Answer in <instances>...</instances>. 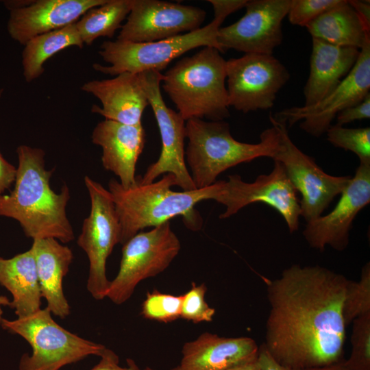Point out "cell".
Segmentation results:
<instances>
[{"instance_id": "6da1fadb", "label": "cell", "mask_w": 370, "mask_h": 370, "mask_svg": "<svg viewBox=\"0 0 370 370\" xmlns=\"http://www.w3.org/2000/svg\"><path fill=\"white\" fill-rule=\"evenodd\" d=\"M349 279L320 265L293 264L267 281L265 342L280 365L299 370L343 360L342 307Z\"/></svg>"}, {"instance_id": "7a4b0ae2", "label": "cell", "mask_w": 370, "mask_h": 370, "mask_svg": "<svg viewBox=\"0 0 370 370\" xmlns=\"http://www.w3.org/2000/svg\"><path fill=\"white\" fill-rule=\"evenodd\" d=\"M16 153L18 164L14 188L10 195L0 196V216L16 220L25 236L33 240L72 241L74 232L66 213L69 187L62 185L60 193L51 188L53 171L45 169L42 149L20 145Z\"/></svg>"}, {"instance_id": "3957f363", "label": "cell", "mask_w": 370, "mask_h": 370, "mask_svg": "<svg viewBox=\"0 0 370 370\" xmlns=\"http://www.w3.org/2000/svg\"><path fill=\"white\" fill-rule=\"evenodd\" d=\"M175 185V177L171 173L147 184L136 179V182L127 188L117 180H110L108 190L121 227L120 243L123 245L144 228L158 226L177 216L183 217L188 229H201L202 220L195 206L203 200L211 199L214 184L180 192L171 190Z\"/></svg>"}, {"instance_id": "277c9868", "label": "cell", "mask_w": 370, "mask_h": 370, "mask_svg": "<svg viewBox=\"0 0 370 370\" xmlns=\"http://www.w3.org/2000/svg\"><path fill=\"white\" fill-rule=\"evenodd\" d=\"M225 80L226 60L217 49L204 47L162 74L160 86L184 121H223L230 116Z\"/></svg>"}, {"instance_id": "5b68a950", "label": "cell", "mask_w": 370, "mask_h": 370, "mask_svg": "<svg viewBox=\"0 0 370 370\" xmlns=\"http://www.w3.org/2000/svg\"><path fill=\"white\" fill-rule=\"evenodd\" d=\"M186 162L195 188L201 189L213 184L221 173L234 166L262 157L273 158L279 134L272 125L262 132L258 143H246L233 138L224 120L194 118L186 121Z\"/></svg>"}, {"instance_id": "8992f818", "label": "cell", "mask_w": 370, "mask_h": 370, "mask_svg": "<svg viewBox=\"0 0 370 370\" xmlns=\"http://www.w3.org/2000/svg\"><path fill=\"white\" fill-rule=\"evenodd\" d=\"M1 326L21 336L32 349L31 355H22L19 370H60L89 356H100L106 349L60 326L47 307L22 318H3Z\"/></svg>"}, {"instance_id": "52a82bcc", "label": "cell", "mask_w": 370, "mask_h": 370, "mask_svg": "<svg viewBox=\"0 0 370 370\" xmlns=\"http://www.w3.org/2000/svg\"><path fill=\"white\" fill-rule=\"evenodd\" d=\"M224 21L223 18L214 17L210 23L195 31L154 42L105 41L99 54L110 65L95 63L93 69L113 76L145 71L161 73L174 59L193 49L212 47L221 52L217 36Z\"/></svg>"}, {"instance_id": "ba28073f", "label": "cell", "mask_w": 370, "mask_h": 370, "mask_svg": "<svg viewBox=\"0 0 370 370\" xmlns=\"http://www.w3.org/2000/svg\"><path fill=\"white\" fill-rule=\"evenodd\" d=\"M123 245L119 270L106 295L118 305L132 297L139 282L163 272L181 248L169 221L137 233Z\"/></svg>"}, {"instance_id": "9c48e42d", "label": "cell", "mask_w": 370, "mask_h": 370, "mask_svg": "<svg viewBox=\"0 0 370 370\" xmlns=\"http://www.w3.org/2000/svg\"><path fill=\"white\" fill-rule=\"evenodd\" d=\"M269 120L278 131V146L272 158L280 162L293 186L301 195V216L307 222L320 216L334 199L340 195L352 177L325 173L314 159L300 150L289 137L286 124Z\"/></svg>"}, {"instance_id": "30bf717a", "label": "cell", "mask_w": 370, "mask_h": 370, "mask_svg": "<svg viewBox=\"0 0 370 370\" xmlns=\"http://www.w3.org/2000/svg\"><path fill=\"white\" fill-rule=\"evenodd\" d=\"M90 199V211L84 220L77 245L89 261L87 289L96 300L106 297L110 282L106 261L114 247L120 243L121 227L110 191L88 176L84 177Z\"/></svg>"}, {"instance_id": "8fae6325", "label": "cell", "mask_w": 370, "mask_h": 370, "mask_svg": "<svg viewBox=\"0 0 370 370\" xmlns=\"http://www.w3.org/2000/svg\"><path fill=\"white\" fill-rule=\"evenodd\" d=\"M269 174L260 175L253 182H244L238 175L228 180L216 181L211 199L225 206L219 218L225 219L244 207L264 203L284 219L290 233L298 230L301 208L297 193L288 180L282 164L276 160Z\"/></svg>"}, {"instance_id": "7c38bea8", "label": "cell", "mask_w": 370, "mask_h": 370, "mask_svg": "<svg viewBox=\"0 0 370 370\" xmlns=\"http://www.w3.org/2000/svg\"><path fill=\"white\" fill-rule=\"evenodd\" d=\"M290 77L273 55L245 53L226 60L228 105L243 113L271 108Z\"/></svg>"}, {"instance_id": "4fadbf2b", "label": "cell", "mask_w": 370, "mask_h": 370, "mask_svg": "<svg viewBox=\"0 0 370 370\" xmlns=\"http://www.w3.org/2000/svg\"><path fill=\"white\" fill-rule=\"evenodd\" d=\"M139 75L159 128L162 149L158 160L148 166L143 176H136V179L139 183L147 184L162 174L171 173L175 177L176 186L182 190H195L185 164V121L177 112L169 108L162 98V74L156 71H145Z\"/></svg>"}, {"instance_id": "5bb4252c", "label": "cell", "mask_w": 370, "mask_h": 370, "mask_svg": "<svg viewBox=\"0 0 370 370\" xmlns=\"http://www.w3.org/2000/svg\"><path fill=\"white\" fill-rule=\"evenodd\" d=\"M369 90L370 38L360 50L352 71L326 97L313 106L284 109L273 117L289 127L303 120L300 128L319 137L325 134L338 113L362 101Z\"/></svg>"}, {"instance_id": "9a60e30c", "label": "cell", "mask_w": 370, "mask_h": 370, "mask_svg": "<svg viewBox=\"0 0 370 370\" xmlns=\"http://www.w3.org/2000/svg\"><path fill=\"white\" fill-rule=\"evenodd\" d=\"M291 0H247L245 14L217 32L221 52L234 49L245 53L273 55L282 42V21Z\"/></svg>"}, {"instance_id": "2e32d148", "label": "cell", "mask_w": 370, "mask_h": 370, "mask_svg": "<svg viewBox=\"0 0 370 370\" xmlns=\"http://www.w3.org/2000/svg\"><path fill=\"white\" fill-rule=\"evenodd\" d=\"M206 16L199 7L160 0H132L117 40L149 42L175 37L201 28Z\"/></svg>"}, {"instance_id": "e0dca14e", "label": "cell", "mask_w": 370, "mask_h": 370, "mask_svg": "<svg viewBox=\"0 0 370 370\" xmlns=\"http://www.w3.org/2000/svg\"><path fill=\"white\" fill-rule=\"evenodd\" d=\"M340 195L332 210L306 223L303 236L311 248L322 252L327 246L338 251L347 247L354 219L370 203V163H360Z\"/></svg>"}, {"instance_id": "ac0fdd59", "label": "cell", "mask_w": 370, "mask_h": 370, "mask_svg": "<svg viewBox=\"0 0 370 370\" xmlns=\"http://www.w3.org/2000/svg\"><path fill=\"white\" fill-rule=\"evenodd\" d=\"M107 0H36L10 10L7 29L21 45L38 35L76 23L86 12Z\"/></svg>"}, {"instance_id": "d6986e66", "label": "cell", "mask_w": 370, "mask_h": 370, "mask_svg": "<svg viewBox=\"0 0 370 370\" xmlns=\"http://www.w3.org/2000/svg\"><path fill=\"white\" fill-rule=\"evenodd\" d=\"M259 346L250 337L204 332L184 344L182 359L171 370H229L256 360Z\"/></svg>"}, {"instance_id": "ffe728a7", "label": "cell", "mask_w": 370, "mask_h": 370, "mask_svg": "<svg viewBox=\"0 0 370 370\" xmlns=\"http://www.w3.org/2000/svg\"><path fill=\"white\" fill-rule=\"evenodd\" d=\"M82 90L92 94L101 103L94 105L91 111L129 125L142 124L145 109L149 106L139 73H123L112 79L89 81Z\"/></svg>"}, {"instance_id": "44dd1931", "label": "cell", "mask_w": 370, "mask_h": 370, "mask_svg": "<svg viewBox=\"0 0 370 370\" xmlns=\"http://www.w3.org/2000/svg\"><path fill=\"white\" fill-rule=\"evenodd\" d=\"M92 141L102 149L104 169L119 177L123 187L133 185L136 163L145 143L142 124L129 125L105 119L94 128Z\"/></svg>"}, {"instance_id": "7402d4cb", "label": "cell", "mask_w": 370, "mask_h": 370, "mask_svg": "<svg viewBox=\"0 0 370 370\" xmlns=\"http://www.w3.org/2000/svg\"><path fill=\"white\" fill-rule=\"evenodd\" d=\"M312 40L304 106H313L326 97L352 71L360 54L356 48L338 47L313 38Z\"/></svg>"}, {"instance_id": "603a6c76", "label": "cell", "mask_w": 370, "mask_h": 370, "mask_svg": "<svg viewBox=\"0 0 370 370\" xmlns=\"http://www.w3.org/2000/svg\"><path fill=\"white\" fill-rule=\"evenodd\" d=\"M32 249L42 297L51 313L60 319L70 314V305L65 297L62 282L73 259L71 249L55 238L33 240Z\"/></svg>"}, {"instance_id": "cb8c5ba5", "label": "cell", "mask_w": 370, "mask_h": 370, "mask_svg": "<svg viewBox=\"0 0 370 370\" xmlns=\"http://www.w3.org/2000/svg\"><path fill=\"white\" fill-rule=\"evenodd\" d=\"M0 284L12 295L10 307L18 318L41 309V292L32 249L8 259L0 258Z\"/></svg>"}, {"instance_id": "d4e9b609", "label": "cell", "mask_w": 370, "mask_h": 370, "mask_svg": "<svg viewBox=\"0 0 370 370\" xmlns=\"http://www.w3.org/2000/svg\"><path fill=\"white\" fill-rule=\"evenodd\" d=\"M312 38L329 44L361 49L369 32L348 1L323 12L306 26Z\"/></svg>"}, {"instance_id": "484cf974", "label": "cell", "mask_w": 370, "mask_h": 370, "mask_svg": "<svg viewBox=\"0 0 370 370\" xmlns=\"http://www.w3.org/2000/svg\"><path fill=\"white\" fill-rule=\"evenodd\" d=\"M84 45L75 23L30 39L22 52L25 81L31 82L39 77L44 72L45 62L56 53L71 46L82 48Z\"/></svg>"}, {"instance_id": "4316f807", "label": "cell", "mask_w": 370, "mask_h": 370, "mask_svg": "<svg viewBox=\"0 0 370 370\" xmlns=\"http://www.w3.org/2000/svg\"><path fill=\"white\" fill-rule=\"evenodd\" d=\"M132 0H107L90 8L75 23L84 44L90 45L99 37L112 38L130 12Z\"/></svg>"}, {"instance_id": "83f0119b", "label": "cell", "mask_w": 370, "mask_h": 370, "mask_svg": "<svg viewBox=\"0 0 370 370\" xmlns=\"http://www.w3.org/2000/svg\"><path fill=\"white\" fill-rule=\"evenodd\" d=\"M370 312V262L362 268L360 279L349 280L342 307L344 323L349 325L356 318Z\"/></svg>"}, {"instance_id": "f1b7e54d", "label": "cell", "mask_w": 370, "mask_h": 370, "mask_svg": "<svg viewBox=\"0 0 370 370\" xmlns=\"http://www.w3.org/2000/svg\"><path fill=\"white\" fill-rule=\"evenodd\" d=\"M327 140L334 147L349 151L360 163H370V128H347L331 125L325 132Z\"/></svg>"}, {"instance_id": "f546056e", "label": "cell", "mask_w": 370, "mask_h": 370, "mask_svg": "<svg viewBox=\"0 0 370 370\" xmlns=\"http://www.w3.org/2000/svg\"><path fill=\"white\" fill-rule=\"evenodd\" d=\"M352 352L343 364L349 370H370V312L352 322Z\"/></svg>"}, {"instance_id": "4dcf8cb0", "label": "cell", "mask_w": 370, "mask_h": 370, "mask_svg": "<svg viewBox=\"0 0 370 370\" xmlns=\"http://www.w3.org/2000/svg\"><path fill=\"white\" fill-rule=\"evenodd\" d=\"M182 295L162 293L158 290L148 291L141 306L140 314L147 319L164 323L180 318Z\"/></svg>"}, {"instance_id": "1f68e13d", "label": "cell", "mask_w": 370, "mask_h": 370, "mask_svg": "<svg viewBox=\"0 0 370 370\" xmlns=\"http://www.w3.org/2000/svg\"><path fill=\"white\" fill-rule=\"evenodd\" d=\"M206 291L205 284L192 282L191 288L182 295L180 318L194 323L211 322L213 320L215 309L206 301Z\"/></svg>"}, {"instance_id": "d6a6232c", "label": "cell", "mask_w": 370, "mask_h": 370, "mask_svg": "<svg viewBox=\"0 0 370 370\" xmlns=\"http://www.w3.org/2000/svg\"><path fill=\"white\" fill-rule=\"evenodd\" d=\"M341 1V0H291L287 14L288 21L292 25L306 27Z\"/></svg>"}, {"instance_id": "836d02e7", "label": "cell", "mask_w": 370, "mask_h": 370, "mask_svg": "<svg viewBox=\"0 0 370 370\" xmlns=\"http://www.w3.org/2000/svg\"><path fill=\"white\" fill-rule=\"evenodd\" d=\"M336 125L343 126L356 120L370 118V93L360 103L345 108L336 116Z\"/></svg>"}, {"instance_id": "e575fe53", "label": "cell", "mask_w": 370, "mask_h": 370, "mask_svg": "<svg viewBox=\"0 0 370 370\" xmlns=\"http://www.w3.org/2000/svg\"><path fill=\"white\" fill-rule=\"evenodd\" d=\"M99 357L100 360L91 370H142L131 358L126 360L127 367L120 366L119 356L106 347Z\"/></svg>"}, {"instance_id": "d590c367", "label": "cell", "mask_w": 370, "mask_h": 370, "mask_svg": "<svg viewBox=\"0 0 370 370\" xmlns=\"http://www.w3.org/2000/svg\"><path fill=\"white\" fill-rule=\"evenodd\" d=\"M214 11V17L226 18L233 12L245 8L247 0H208Z\"/></svg>"}, {"instance_id": "8d00e7d4", "label": "cell", "mask_w": 370, "mask_h": 370, "mask_svg": "<svg viewBox=\"0 0 370 370\" xmlns=\"http://www.w3.org/2000/svg\"><path fill=\"white\" fill-rule=\"evenodd\" d=\"M3 90H0V97ZM16 168L9 163L0 152V196L15 181Z\"/></svg>"}, {"instance_id": "74e56055", "label": "cell", "mask_w": 370, "mask_h": 370, "mask_svg": "<svg viewBox=\"0 0 370 370\" xmlns=\"http://www.w3.org/2000/svg\"><path fill=\"white\" fill-rule=\"evenodd\" d=\"M258 362L261 370H299L278 363L267 350L264 344L259 346Z\"/></svg>"}, {"instance_id": "f35d334b", "label": "cell", "mask_w": 370, "mask_h": 370, "mask_svg": "<svg viewBox=\"0 0 370 370\" xmlns=\"http://www.w3.org/2000/svg\"><path fill=\"white\" fill-rule=\"evenodd\" d=\"M354 9L363 25L367 30H370V2L369 1H348Z\"/></svg>"}, {"instance_id": "ab89813d", "label": "cell", "mask_w": 370, "mask_h": 370, "mask_svg": "<svg viewBox=\"0 0 370 370\" xmlns=\"http://www.w3.org/2000/svg\"><path fill=\"white\" fill-rule=\"evenodd\" d=\"M229 370H261L258 358L245 364L237 366Z\"/></svg>"}, {"instance_id": "60d3db41", "label": "cell", "mask_w": 370, "mask_h": 370, "mask_svg": "<svg viewBox=\"0 0 370 370\" xmlns=\"http://www.w3.org/2000/svg\"><path fill=\"white\" fill-rule=\"evenodd\" d=\"M342 361L320 367L312 368L306 370H349L343 364Z\"/></svg>"}, {"instance_id": "b9f144b4", "label": "cell", "mask_w": 370, "mask_h": 370, "mask_svg": "<svg viewBox=\"0 0 370 370\" xmlns=\"http://www.w3.org/2000/svg\"><path fill=\"white\" fill-rule=\"evenodd\" d=\"M10 303V301L8 299L7 297L0 295V326H1L2 319H3L2 317L3 310H2L1 307L7 306H9Z\"/></svg>"}, {"instance_id": "7bdbcfd3", "label": "cell", "mask_w": 370, "mask_h": 370, "mask_svg": "<svg viewBox=\"0 0 370 370\" xmlns=\"http://www.w3.org/2000/svg\"><path fill=\"white\" fill-rule=\"evenodd\" d=\"M143 370H155L149 367H146Z\"/></svg>"}]
</instances>
